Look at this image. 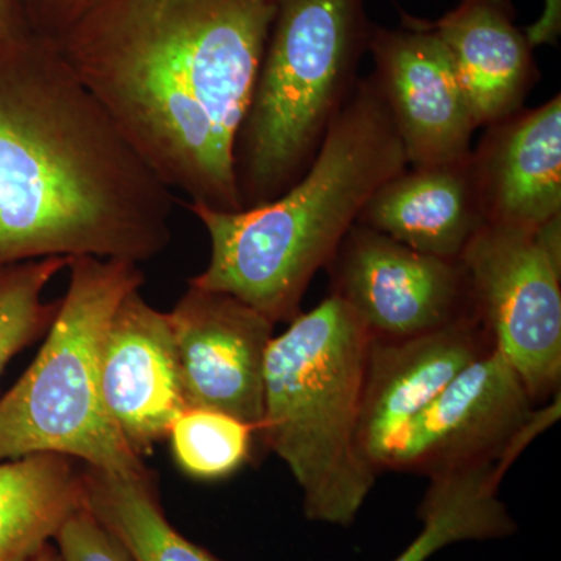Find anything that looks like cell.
<instances>
[{
	"instance_id": "obj_1",
	"label": "cell",
	"mask_w": 561,
	"mask_h": 561,
	"mask_svg": "<svg viewBox=\"0 0 561 561\" xmlns=\"http://www.w3.org/2000/svg\"><path fill=\"white\" fill-rule=\"evenodd\" d=\"M275 10L276 0H88L51 41L165 186L241 210L236 136Z\"/></svg>"
},
{
	"instance_id": "obj_2",
	"label": "cell",
	"mask_w": 561,
	"mask_h": 561,
	"mask_svg": "<svg viewBox=\"0 0 561 561\" xmlns=\"http://www.w3.org/2000/svg\"><path fill=\"white\" fill-rule=\"evenodd\" d=\"M175 195L33 31L0 43V268L44 257L146 262Z\"/></svg>"
},
{
	"instance_id": "obj_3",
	"label": "cell",
	"mask_w": 561,
	"mask_h": 561,
	"mask_svg": "<svg viewBox=\"0 0 561 561\" xmlns=\"http://www.w3.org/2000/svg\"><path fill=\"white\" fill-rule=\"evenodd\" d=\"M405 168L381 92L371 77L360 79L316 160L278 198L241 210L184 203L210 242L208 265L190 284L231 295L275 324L290 323L371 195Z\"/></svg>"
},
{
	"instance_id": "obj_4",
	"label": "cell",
	"mask_w": 561,
	"mask_h": 561,
	"mask_svg": "<svg viewBox=\"0 0 561 561\" xmlns=\"http://www.w3.org/2000/svg\"><path fill=\"white\" fill-rule=\"evenodd\" d=\"M370 335L328 295L273 337L265 357V446L287 465L313 523L348 527L376 482L357 446Z\"/></svg>"
},
{
	"instance_id": "obj_5",
	"label": "cell",
	"mask_w": 561,
	"mask_h": 561,
	"mask_svg": "<svg viewBox=\"0 0 561 561\" xmlns=\"http://www.w3.org/2000/svg\"><path fill=\"white\" fill-rule=\"evenodd\" d=\"M373 24L365 0H276L234 142L241 209L273 202L305 175L359 83Z\"/></svg>"
},
{
	"instance_id": "obj_6",
	"label": "cell",
	"mask_w": 561,
	"mask_h": 561,
	"mask_svg": "<svg viewBox=\"0 0 561 561\" xmlns=\"http://www.w3.org/2000/svg\"><path fill=\"white\" fill-rule=\"evenodd\" d=\"M69 284L38 356L0 398V461L55 453L88 467L149 478L114 426L99 387V351L122 300L144 284L139 264L69 257Z\"/></svg>"
},
{
	"instance_id": "obj_7",
	"label": "cell",
	"mask_w": 561,
	"mask_h": 561,
	"mask_svg": "<svg viewBox=\"0 0 561 561\" xmlns=\"http://www.w3.org/2000/svg\"><path fill=\"white\" fill-rule=\"evenodd\" d=\"M476 317L535 404L560 394L561 217L540 230L485 225L460 257Z\"/></svg>"
},
{
	"instance_id": "obj_8",
	"label": "cell",
	"mask_w": 561,
	"mask_h": 561,
	"mask_svg": "<svg viewBox=\"0 0 561 561\" xmlns=\"http://www.w3.org/2000/svg\"><path fill=\"white\" fill-rule=\"evenodd\" d=\"M535 405L508 362L490 348L408 424L386 471L430 479L485 461H516L560 419V394Z\"/></svg>"
},
{
	"instance_id": "obj_9",
	"label": "cell",
	"mask_w": 561,
	"mask_h": 561,
	"mask_svg": "<svg viewBox=\"0 0 561 561\" xmlns=\"http://www.w3.org/2000/svg\"><path fill=\"white\" fill-rule=\"evenodd\" d=\"M324 271L330 295L348 306L370 339L413 337L478 319L460 260L420 253L359 224Z\"/></svg>"
},
{
	"instance_id": "obj_10",
	"label": "cell",
	"mask_w": 561,
	"mask_h": 561,
	"mask_svg": "<svg viewBox=\"0 0 561 561\" xmlns=\"http://www.w3.org/2000/svg\"><path fill=\"white\" fill-rule=\"evenodd\" d=\"M400 28L373 25L371 79L400 136L409 168L465 160L478 130L445 44L427 22L401 13Z\"/></svg>"
},
{
	"instance_id": "obj_11",
	"label": "cell",
	"mask_w": 561,
	"mask_h": 561,
	"mask_svg": "<svg viewBox=\"0 0 561 561\" xmlns=\"http://www.w3.org/2000/svg\"><path fill=\"white\" fill-rule=\"evenodd\" d=\"M169 319L187 409L227 413L260 434L275 323L231 295L192 284Z\"/></svg>"
},
{
	"instance_id": "obj_12",
	"label": "cell",
	"mask_w": 561,
	"mask_h": 561,
	"mask_svg": "<svg viewBox=\"0 0 561 561\" xmlns=\"http://www.w3.org/2000/svg\"><path fill=\"white\" fill-rule=\"evenodd\" d=\"M490 348L489 332L478 319L413 337L370 339L357 446L376 474L386 471L394 443L408 424Z\"/></svg>"
},
{
	"instance_id": "obj_13",
	"label": "cell",
	"mask_w": 561,
	"mask_h": 561,
	"mask_svg": "<svg viewBox=\"0 0 561 561\" xmlns=\"http://www.w3.org/2000/svg\"><path fill=\"white\" fill-rule=\"evenodd\" d=\"M99 387L114 426L139 457L187 411L169 312L144 300L140 289L122 300L103 334Z\"/></svg>"
},
{
	"instance_id": "obj_14",
	"label": "cell",
	"mask_w": 561,
	"mask_h": 561,
	"mask_svg": "<svg viewBox=\"0 0 561 561\" xmlns=\"http://www.w3.org/2000/svg\"><path fill=\"white\" fill-rule=\"evenodd\" d=\"M485 225L540 230L561 217V98L485 127L471 150Z\"/></svg>"
},
{
	"instance_id": "obj_15",
	"label": "cell",
	"mask_w": 561,
	"mask_h": 561,
	"mask_svg": "<svg viewBox=\"0 0 561 561\" xmlns=\"http://www.w3.org/2000/svg\"><path fill=\"white\" fill-rule=\"evenodd\" d=\"M511 0H460L426 21L445 44L476 127H489L524 108L540 72Z\"/></svg>"
},
{
	"instance_id": "obj_16",
	"label": "cell",
	"mask_w": 561,
	"mask_h": 561,
	"mask_svg": "<svg viewBox=\"0 0 561 561\" xmlns=\"http://www.w3.org/2000/svg\"><path fill=\"white\" fill-rule=\"evenodd\" d=\"M357 224L443 260L459 261L485 227L470 157L431 168H405L387 180Z\"/></svg>"
},
{
	"instance_id": "obj_17",
	"label": "cell",
	"mask_w": 561,
	"mask_h": 561,
	"mask_svg": "<svg viewBox=\"0 0 561 561\" xmlns=\"http://www.w3.org/2000/svg\"><path fill=\"white\" fill-rule=\"evenodd\" d=\"M81 507L77 460L38 453L0 461V561H31Z\"/></svg>"
},
{
	"instance_id": "obj_18",
	"label": "cell",
	"mask_w": 561,
	"mask_h": 561,
	"mask_svg": "<svg viewBox=\"0 0 561 561\" xmlns=\"http://www.w3.org/2000/svg\"><path fill=\"white\" fill-rule=\"evenodd\" d=\"M515 461L500 459L430 478L416 516L423 529L393 561H427L461 541L502 540L518 526L500 500V486Z\"/></svg>"
},
{
	"instance_id": "obj_19",
	"label": "cell",
	"mask_w": 561,
	"mask_h": 561,
	"mask_svg": "<svg viewBox=\"0 0 561 561\" xmlns=\"http://www.w3.org/2000/svg\"><path fill=\"white\" fill-rule=\"evenodd\" d=\"M83 505L130 561H220L173 529L157 496L153 476L133 478L84 465Z\"/></svg>"
},
{
	"instance_id": "obj_20",
	"label": "cell",
	"mask_w": 561,
	"mask_h": 561,
	"mask_svg": "<svg viewBox=\"0 0 561 561\" xmlns=\"http://www.w3.org/2000/svg\"><path fill=\"white\" fill-rule=\"evenodd\" d=\"M69 257H44L0 268V376L25 346L46 335L60 300L44 301L47 284Z\"/></svg>"
},
{
	"instance_id": "obj_21",
	"label": "cell",
	"mask_w": 561,
	"mask_h": 561,
	"mask_svg": "<svg viewBox=\"0 0 561 561\" xmlns=\"http://www.w3.org/2000/svg\"><path fill=\"white\" fill-rule=\"evenodd\" d=\"M254 434L253 427L227 413L187 409L168 437L181 470L201 481H219L250 459Z\"/></svg>"
},
{
	"instance_id": "obj_22",
	"label": "cell",
	"mask_w": 561,
	"mask_h": 561,
	"mask_svg": "<svg viewBox=\"0 0 561 561\" xmlns=\"http://www.w3.org/2000/svg\"><path fill=\"white\" fill-rule=\"evenodd\" d=\"M55 540L61 561H130L84 505L62 524Z\"/></svg>"
},
{
	"instance_id": "obj_23",
	"label": "cell",
	"mask_w": 561,
	"mask_h": 561,
	"mask_svg": "<svg viewBox=\"0 0 561 561\" xmlns=\"http://www.w3.org/2000/svg\"><path fill=\"white\" fill-rule=\"evenodd\" d=\"M32 20L28 25H36L35 33L44 38L55 39L76 20L77 14L87 5L88 0H32Z\"/></svg>"
},
{
	"instance_id": "obj_24",
	"label": "cell",
	"mask_w": 561,
	"mask_h": 561,
	"mask_svg": "<svg viewBox=\"0 0 561 561\" xmlns=\"http://www.w3.org/2000/svg\"><path fill=\"white\" fill-rule=\"evenodd\" d=\"M531 47L557 46L561 35V0H545L541 16L526 31Z\"/></svg>"
},
{
	"instance_id": "obj_25",
	"label": "cell",
	"mask_w": 561,
	"mask_h": 561,
	"mask_svg": "<svg viewBox=\"0 0 561 561\" xmlns=\"http://www.w3.org/2000/svg\"><path fill=\"white\" fill-rule=\"evenodd\" d=\"M21 0H0V43L31 32Z\"/></svg>"
},
{
	"instance_id": "obj_26",
	"label": "cell",
	"mask_w": 561,
	"mask_h": 561,
	"mask_svg": "<svg viewBox=\"0 0 561 561\" xmlns=\"http://www.w3.org/2000/svg\"><path fill=\"white\" fill-rule=\"evenodd\" d=\"M31 561H61V557L60 553L55 551V549L49 545L46 546V548H44L43 551L38 553V556L33 557Z\"/></svg>"
}]
</instances>
